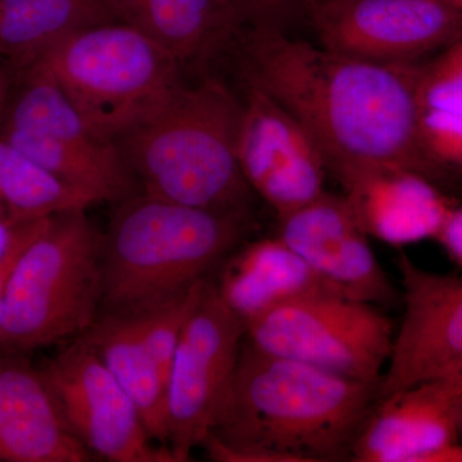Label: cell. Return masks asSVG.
I'll use <instances>...</instances> for the list:
<instances>
[{"label": "cell", "instance_id": "15", "mask_svg": "<svg viewBox=\"0 0 462 462\" xmlns=\"http://www.w3.org/2000/svg\"><path fill=\"white\" fill-rule=\"evenodd\" d=\"M461 394L458 370L380 401L356 439L351 461L420 462L460 442L456 407Z\"/></svg>", "mask_w": 462, "mask_h": 462}, {"label": "cell", "instance_id": "16", "mask_svg": "<svg viewBox=\"0 0 462 462\" xmlns=\"http://www.w3.org/2000/svg\"><path fill=\"white\" fill-rule=\"evenodd\" d=\"M91 454L63 421L41 369L0 348V462H85Z\"/></svg>", "mask_w": 462, "mask_h": 462}, {"label": "cell", "instance_id": "17", "mask_svg": "<svg viewBox=\"0 0 462 462\" xmlns=\"http://www.w3.org/2000/svg\"><path fill=\"white\" fill-rule=\"evenodd\" d=\"M338 181L365 233L398 247L436 238L456 207L434 181L411 170L378 167Z\"/></svg>", "mask_w": 462, "mask_h": 462}, {"label": "cell", "instance_id": "21", "mask_svg": "<svg viewBox=\"0 0 462 462\" xmlns=\"http://www.w3.org/2000/svg\"><path fill=\"white\" fill-rule=\"evenodd\" d=\"M117 21L109 0H0V51L30 66L69 33Z\"/></svg>", "mask_w": 462, "mask_h": 462}, {"label": "cell", "instance_id": "8", "mask_svg": "<svg viewBox=\"0 0 462 462\" xmlns=\"http://www.w3.org/2000/svg\"><path fill=\"white\" fill-rule=\"evenodd\" d=\"M0 138L96 203H118L141 191L117 144L94 135L65 91L36 63L27 67Z\"/></svg>", "mask_w": 462, "mask_h": 462}, {"label": "cell", "instance_id": "26", "mask_svg": "<svg viewBox=\"0 0 462 462\" xmlns=\"http://www.w3.org/2000/svg\"><path fill=\"white\" fill-rule=\"evenodd\" d=\"M310 0H234L236 8L249 25L282 27L288 17L297 12L305 14Z\"/></svg>", "mask_w": 462, "mask_h": 462}, {"label": "cell", "instance_id": "18", "mask_svg": "<svg viewBox=\"0 0 462 462\" xmlns=\"http://www.w3.org/2000/svg\"><path fill=\"white\" fill-rule=\"evenodd\" d=\"M214 282L224 302L245 322L298 298L345 296L281 236L257 240L236 254L231 252Z\"/></svg>", "mask_w": 462, "mask_h": 462}, {"label": "cell", "instance_id": "1", "mask_svg": "<svg viewBox=\"0 0 462 462\" xmlns=\"http://www.w3.org/2000/svg\"><path fill=\"white\" fill-rule=\"evenodd\" d=\"M233 47L245 83L278 100L306 127L338 180L378 167L443 178L421 145V66L345 56L273 25L245 26Z\"/></svg>", "mask_w": 462, "mask_h": 462}, {"label": "cell", "instance_id": "29", "mask_svg": "<svg viewBox=\"0 0 462 462\" xmlns=\"http://www.w3.org/2000/svg\"><path fill=\"white\" fill-rule=\"evenodd\" d=\"M42 220H44V218H42ZM38 221H32V223L25 224H14L7 223V221H0V260L16 245L18 240L23 238L27 231L32 229L33 224L38 223Z\"/></svg>", "mask_w": 462, "mask_h": 462}, {"label": "cell", "instance_id": "25", "mask_svg": "<svg viewBox=\"0 0 462 462\" xmlns=\"http://www.w3.org/2000/svg\"><path fill=\"white\" fill-rule=\"evenodd\" d=\"M420 139L425 156L438 171L462 173V116L421 108Z\"/></svg>", "mask_w": 462, "mask_h": 462}, {"label": "cell", "instance_id": "27", "mask_svg": "<svg viewBox=\"0 0 462 462\" xmlns=\"http://www.w3.org/2000/svg\"><path fill=\"white\" fill-rule=\"evenodd\" d=\"M448 257L462 267V207H455L436 238Z\"/></svg>", "mask_w": 462, "mask_h": 462}, {"label": "cell", "instance_id": "5", "mask_svg": "<svg viewBox=\"0 0 462 462\" xmlns=\"http://www.w3.org/2000/svg\"><path fill=\"white\" fill-rule=\"evenodd\" d=\"M32 63L56 80L91 133L114 144L184 85L171 51L121 21L69 33Z\"/></svg>", "mask_w": 462, "mask_h": 462}, {"label": "cell", "instance_id": "7", "mask_svg": "<svg viewBox=\"0 0 462 462\" xmlns=\"http://www.w3.org/2000/svg\"><path fill=\"white\" fill-rule=\"evenodd\" d=\"M394 333L378 306L338 294L289 300L245 322V339L260 351L375 385Z\"/></svg>", "mask_w": 462, "mask_h": 462}, {"label": "cell", "instance_id": "9", "mask_svg": "<svg viewBox=\"0 0 462 462\" xmlns=\"http://www.w3.org/2000/svg\"><path fill=\"white\" fill-rule=\"evenodd\" d=\"M245 339V322L208 276L182 328L170 373L169 448L176 462L189 461L220 421Z\"/></svg>", "mask_w": 462, "mask_h": 462}, {"label": "cell", "instance_id": "23", "mask_svg": "<svg viewBox=\"0 0 462 462\" xmlns=\"http://www.w3.org/2000/svg\"><path fill=\"white\" fill-rule=\"evenodd\" d=\"M208 278V276H207ZM206 278V279H207ZM206 279L199 281L182 291L179 296L161 303L153 309L147 310L139 315H134L139 331L148 351L153 356L161 373L165 376L167 383L180 339L182 328L189 316L191 309L199 300Z\"/></svg>", "mask_w": 462, "mask_h": 462}, {"label": "cell", "instance_id": "30", "mask_svg": "<svg viewBox=\"0 0 462 462\" xmlns=\"http://www.w3.org/2000/svg\"><path fill=\"white\" fill-rule=\"evenodd\" d=\"M8 87L7 76L0 69V116L3 115L5 106H7Z\"/></svg>", "mask_w": 462, "mask_h": 462}, {"label": "cell", "instance_id": "12", "mask_svg": "<svg viewBox=\"0 0 462 462\" xmlns=\"http://www.w3.org/2000/svg\"><path fill=\"white\" fill-rule=\"evenodd\" d=\"M245 85L236 145L240 170L281 220L324 193L327 162L287 108L254 85Z\"/></svg>", "mask_w": 462, "mask_h": 462}, {"label": "cell", "instance_id": "24", "mask_svg": "<svg viewBox=\"0 0 462 462\" xmlns=\"http://www.w3.org/2000/svg\"><path fill=\"white\" fill-rule=\"evenodd\" d=\"M421 108L462 116V36L428 66L420 67Z\"/></svg>", "mask_w": 462, "mask_h": 462}, {"label": "cell", "instance_id": "11", "mask_svg": "<svg viewBox=\"0 0 462 462\" xmlns=\"http://www.w3.org/2000/svg\"><path fill=\"white\" fill-rule=\"evenodd\" d=\"M305 14L321 47L387 65H415L462 36L461 12L440 0H310Z\"/></svg>", "mask_w": 462, "mask_h": 462}, {"label": "cell", "instance_id": "3", "mask_svg": "<svg viewBox=\"0 0 462 462\" xmlns=\"http://www.w3.org/2000/svg\"><path fill=\"white\" fill-rule=\"evenodd\" d=\"M103 234L99 316H134L203 281L249 231L248 212L200 208L134 194Z\"/></svg>", "mask_w": 462, "mask_h": 462}, {"label": "cell", "instance_id": "19", "mask_svg": "<svg viewBox=\"0 0 462 462\" xmlns=\"http://www.w3.org/2000/svg\"><path fill=\"white\" fill-rule=\"evenodd\" d=\"M121 23L171 51L182 67L233 47L247 26L234 0H109Z\"/></svg>", "mask_w": 462, "mask_h": 462}, {"label": "cell", "instance_id": "10", "mask_svg": "<svg viewBox=\"0 0 462 462\" xmlns=\"http://www.w3.org/2000/svg\"><path fill=\"white\" fill-rule=\"evenodd\" d=\"M39 369L67 428L91 455L114 462H176L169 447L153 445L138 407L83 337Z\"/></svg>", "mask_w": 462, "mask_h": 462}, {"label": "cell", "instance_id": "32", "mask_svg": "<svg viewBox=\"0 0 462 462\" xmlns=\"http://www.w3.org/2000/svg\"><path fill=\"white\" fill-rule=\"evenodd\" d=\"M440 2L445 3L448 7L454 8L462 14V0H440Z\"/></svg>", "mask_w": 462, "mask_h": 462}, {"label": "cell", "instance_id": "22", "mask_svg": "<svg viewBox=\"0 0 462 462\" xmlns=\"http://www.w3.org/2000/svg\"><path fill=\"white\" fill-rule=\"evenodd\" d=\"M96 200L76 189L0 138V221L25 224L75 209Z\"/></svg>", "mask_w": 462, "mask_h": 462}, {"label": "cell", "instance_id": "4", "mask_svg": "<svg viewBox=\"0 0 462 462\" xmlns=\"http://www.w3.org/2000/svg\"><path fill=\"white\" fill-rule=\"evenodd\" d=\"M242 100L215 78L182 85L116 144L142 193L226 212H247L252 191L236 145Z\"/></svg>", "mask_w": 462, "mask_h": 462}, {"label": "cell", "instance_id": "13", "mask_svg": "<svg viewBox=\"0 0 462 462\" xmlns=\"http://www.w3.org/2000/svg\"><path fill=\"white\" fill-rule=\"evenodd\" d=\"M403 316L379 385V402L462 370V275L428 272L398 254Z\"/></svg>", "mask_w": 462, "mask_h": 462}, {"label": "cell", "instance_id": "14", "mask_svg": "<svg viewBox=\"0 0 462 462\" xmlns=\"http://www.w3.org/2000/svg\"><path fill=\"white\" fill-rule=\"evenodd\" d=\"M279 225L278 236L340 293L376 306L396 302V289L343 194L325 190Z\"/></svg>", "mask_w": 462, "mask_h": 462}, {"label": "cell", "instance_id": "2", "mask_svg": "<svg viewBox=\"0 0 462 462\" xmlns=\"http://www.w3.org/2000/svg\"><path fill=\"white\" fill-rule=\"evenodd\" d=\"M379 385L266 354L247 339L233 391L203 442L223 462L351 461Z\"/></svg>", "mask_w": 462, "mask_h": 462}, {"label": "cell", "instance_id": "31", "mask_svg": "<svg viewBox=\"0 0 462 462\" xmlns=\"http://www.w3.org/2000/svg\"><path fill=\"white\" fill-rule=\"evenodd\" d=\"M456 421H457L458 438L462 442V394L458 398L457 407H456Z\"/></svg>", "mask_w": 462, "mask_h": 462}, {"label": "cell", "instance_id": "20", "mask_svg": "<svg viewBox=\"0 0 462 462\" xmlns=\"http://www.w3.org/2000/svg\"><path fill=\"white\" fill-rule=\"evenodd\" d=\"M81 337L98 352L141 412L149 437L169 447V383L133 316H99Z\"/></svg>", "mask_w": 462, "mask_h": 462}, {"label": "cell", "instance_id": "28", "mask_svg": "<svg viewBox=\"0 0 462 462\" xmlns=\"http://www.w3.org/2000/svg\"><path fill=\"white\" fill-rule=\"evenodd\" d=\"M48 218H44V220H39L38 223L33 224L32 229L27 231L25 236L18 240L16 245H14V247L12 248L11 251L2 258V260H0V337H2L3 318H5V296L9 276H11L14 263H16L17 258L20 256L23 249L25 248L27 243L36 236V233L44 226Z\"/></svg>", "mask_w": 462, "mask_h": 462}, {"label": "cell", "instance_id": "6", "mask_svg": "<svg viewBox=\"0 0 462 462\" xmlns=\"http://www.w3.org/2000/svg\"><path fill=\"white\" fill-rule=\"evenodd\" d=\"M102 248L85 209L48 218L9 276L0 348L23 354L89 329L102 298Z\"/></svg>", "mask_w": 462, "mask_h": 462}]
</instances>
